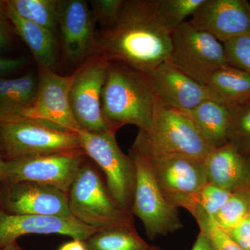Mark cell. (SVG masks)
Masks as SVG:
<instances>
[{"label": "cell", "mask_w": 250, "mask_h": 250, "mask_svg": "<svg viewBox=\"0 0 250 250\" xmlns=\"http://www.w3.org/2000/svg\"><path fill=\"white\" fill-rule=\"evenodd\" d=\"M172 35L157 0H123L116 23L96 32V54L145 74L170 59Z\"/></svg>", "instance_id": "6da1fadb"}, {"label": "cell", "mask_w": 250, "mask_h": 250, "mask_svg": "<svg viewBox=\"0 0 250 250\" xmlns=\"http://www.w3.org/2000/svg\"><path fill=\"white\" fill-rule=\"evenodd\" d=\"M156 98L142 72L118 62H108L102 92V113L111 130L132 125L147 131Z\"/></svg>", "instance_id": "7a4b0ae2"}, {"label": "cell", "mask_w": 250, "mask_h": 250, "mask_svg": "<svg viewBox=\"0 0 250 250\" xmlns=\"http://www.w3.org/2000/svg\"><path fill=\"white\" fill-rule=\"evenodd\" d=\"M132 146L144 154L161 192L177 208L186 210L208 183L205 161L151 147L138 133Z\"/></svg>", "instance_id": "3957f363"}, {"label": "cell", "mask_w": 250, "mask_h": 250, "mask_svg": "<svg viewBox=\"0 0 250 250\" xmlns=\"http://www.w3.org/2000/svg\"><path fill=\"white\" fill-rule=\"evenodd\" d=\"M67 195L70 213L80 223L100 229L135 227L133 215L117 203L89 163H83Z\"/></svg>", "instance_id": "277c9868"}, {"label": "cell", "mask_w": 250, "mask_h": 250, "mask_svg": "<svg viewBox=\"0 0 250 250\" xmlns=\"http://www.w3.org/2000/svg\"><path fill=\"white\" fill-rule=\"evenodd\" d=\"M139 133L157 150L203 161L214 149L204 137L188 111L166 106L157 100L149 129L139 130Z\"/></svg>", "instance_id": "5b68a950"}, {"label": "cell", "mask_w": 250, "mask_h": 250, "mask_svg": "<svg viewBox=\"0 0 250 250\" xmlns=\"http://www.w3.org/2000/svg\"><path fill=\"white\" fill-rule=\"evenodd\" d=\"M116 134L115 131L95 134L83 130L77 133L82 150L103 171L112 196L123 210L132 214L136 168L132 159L118 146Z\"/></svg>", "instance_id": "8992f818"}, {"label": "cell", "mask_w": 250, "mask_h": 250, "mask_svg": "<svg viewBox=\"0 0 250 250\" xmlns=\"http://www.w3.org/2000/svg\"><path fill=\"white\" fill-rule=\"evenodd\" d=\"M129 156L136 168V185L131 213L142 222L151 240L183 228L178 208L169 203L156 183L146 156L134 146Z\"/></svg>", "instance_id": "52a82bcc"}, {"label": "cell", "mask_w": 250, "mask_h": 250, "mask_svg": "<svg viewBox=\"0 0 250 250\" xmlns=\"http://www.w3.org/2000/svg\"><path fill=\"white\" fill-rule=\"evenodd\" d=\"M81 149L76 133L53 129L28 118L0 123V155L5 161Z\"/></svg>", "instance_id": "ba28073f"}, {"label": "cell", "mask_w": 250, "mask_h": 250, "mask_svg": "<svg viewBox=\"0 0 250 250\" xmlns=\"http://www.w3.org/2000/svg\"><path fill=\"white\" fill-rule=\"evenodd\" d=\"M169 60L204 86L217 70L229 65L223 44L189 21L172 32Z\"/></svg>", "instance_id": "9c48e42d"}, {"label": "cell", "mask_w": 250, "mask_h": 250, "mask_svg": "<svg viewBox=\"0 0 250 250\" xmlns=\"http://www.w3.org/2000/svg\"><path fill=\"white\" fill-rule=\"evenodd\" d=\"M82 149L69 152L24 156L5 161L0 182H30L57 188L68 195L85 162Z\"/></svg>", "instance_id": "30bf717a"}, {"label": "cell", "mask_w": 250, "mask_h": 250, "mask_svg": "<svg viewBox=\"0 0 250 250\" xmlns=\"http://www.w3.org/2000/svg\"><path fill=\"white\" fill-rule=\"evenodd\" d=\"M108 62L103 56L95 54L72 74L69 101L74 118L83 131L95 134L114 131L102 113V92Z\"/></svg>", "instance_id": "8fae6325"}, {"label": "cell", "mask_w": 250, "mask_h": 250, "mask_svg": "<svg viewBox=\"0 0 250 250\" xmlns=\"http://www.w3.org/2000/svg\"><path fill=\"white\" fill-rule=\"evenodd\" d=\"M39 71L34 103L23 118L53 129L77 134L81 129L72 114L69 101L72 75L62 76L46 68H39Z\"/></svg>", "instance_id": "7c38bea8"}, {"label": "cell", "mask_w": 250, "mask_h": 250, "mask_svg": "<svg viewBox=\"0 0 250 250\" xmlns=\"http://www.w3.org/2000/svg\"><path fill=\"white\" fill-rule=\"evenodd\" d=\"M0 209L10 214L74 218L68 195L57 188L30 182H0Z\"/></svg>", "instance_id": "4fadbf2b"}, {"label": "cell", "mask_w": 250, "mask_h": 250, "mask_svg": "<svg viewBox=\"0 0 250 250\" xmlns=\"http://www.w3.org/2000/svg\"><path fill=\"white\" fill-rule=\"evenodd\" d=\"M95 24L85 0L59 1L58 31L69 62H84L96 54Z\"/></svg>", "instance_id": "5bb4252c"}, {"label": "cell", "mask_w": 250, "mask_h": 250, "mask_svg": "<svg viewBox=\"0 0 250 250\" xmlns=\"http://www.w3.org/2000/svg\"><path fill=\"white\" fill-rule=\"evenodd\" d=\"M189 22L224 43L250 34V3L247 0H205Z\"/></svg>", "instance_id": "9a60e30c"}, {"label": "cell", "mask_w": 250, "mask_h": 250, "mask_svg": "<svg viewBox=\"0 0 250 250\" xmlns=\"http://www.w3.org/2000/svg\"><path fill=\"white\" fill-rule=\"evenodd\" d=\"M100 229L76 219L47 215L10 214L0 209V248L27 234H61L85 241Z\"/></svg>", "instance_id": "2e32d148"}, {"label": "cell", "mask_w": 250, "mask_h": 250, "mask_svg": "<svg viewBox=\"0 0 250 250\" xmlns=\"http://www.w3.org/2000/svg\"><path fill=\"white\" fill-rule=\"evenodd\" d=\"M144 75L156 100L166 106L190 111L210 99L205 86L192 80L170 60Z\"/></svg>", "instance_id": "e0dca14e"}, {"label": "cell", "mask_w": 250, "mask_h": 250, "mask_svg": "<svg viewBox=\"0 0 250 250\" xmlns=\"http://www.w3.org/2000/svg\"><path fill=\"white\" fill-rule=\"evenodd\" d=\"M205 163L210 183L231 193L250 190V156L231 143L213 149Z\"/></svg>", "instance_id": "ac0fdd59"}, {"label": "cell", "mask_w": 250, "mask_h": 250, "mask_svg": "<svg viewBox=\"0 0 250 250\" xmlns=\"http://www.w3.org/2000/svg\"><path fill=\"white\" fill-rule=\"evenodd\" d=\"M6 14L15 32L28 46L39 68L55 71L58 62V44L56 34L45 28L21 17L6 1Z\"/></svg>", "instance_id": "d6986e66"}, {"label": "cell", "mask_w": 250, "mask_h": 250, "mask_svg": "<svg viewBox=\"0 0 250 250\" xmlns=\"http://www.w3.org/2000/svg\"><path fill=\"white\" fill-rule=\"evenodd\" d=\"M38 77L32 72L0 79V123L22 118L34 103Z\"/></svg>", "instance_id": "ffe728a7"}, {"label": "cell", "mask_w": 250, "mask_h": 250, "mask_svg": "<svg viewBox=\"0 0 250 250\" xmlns=\"http://www.w3.org/2000/svg\"><path fill=\"white\" fill-rule=\"evenodd\" d=\"M205 87L210 99L233 108L250 98V74L225 65L210 77Z\"/></svg>", "instance_id": "44dd1931"}, {"label": "cell", "mask_w": 250, "mask_h": 250, "mask_svg": "<svg viewBox=\"0 0 250 250\" xmlns=\"http://www.w3.org/2000/svg\"><path fill=\"white\" fill-rule=\"evenodd\" d=\"M188 111L204 137L214 149L228 143L232 108L208 99Z\"/></svg>", "instance_id": "7402d4cb"}, {"label": "cell", "mask_w": 250, "mask_h": 250, "mask_svg": "<svg viewBox=\"0 0 250 250\" xmlns=\"http://www.w3.org/2000/svg\"><path fill=\"white\" fill-rule=\"evenodd\" d=\"M84 244L87 250H148L152 246L135 227L104 229L85 240Z\"/></svg>", "instance_id": "603a6c76"}, {"label": "cell", "mask_w": 250, "mask_h": 250, "mask_svg": "<svg viewBox=\"0 0 250 250\" xmlns=\"http://www.w3.org/2000/svg\"><path fill=\"white\" fill-rule=\"evenodd\" d=\"M6 3L21 17L57 34L59 0H7Z\"/></svg>", "instance_id": "cb8c5ba5"}, {"label": "cell", "mask_w": 250, "mask_h": 250, "mask_svg": "<svg viewBox=\"0 0 250 250\" xmlns=\"http://www.w3.org/2000/svg\"><path fill=\"white\" fill-rule=\"evenodd\" d=\"M250 211V190L233 192L213 218V221L228 233L241 223Z\"/></svg>", "instance_id": "d4e9b609"}, {"label": "cell", "mask_w": 250, "mask_h": 250, "mask_svg": "<svg viewBox=\"0 0 250 250\" xmlns=\"http://www.w3.org/2000/svg\"><path fill=\"white\" fill-rule=\"evenodd\" d=\"M205 0H157V8L163 21L172 32L187 22Z\"/></svg>", "instance_id": "484cf974"}, {"label": "cell", "mask_w": 250, "mask_h": 250, "mask_svg": "<svg viewBox=\"0 0 250 250\" xmlns=\"http://www.w3.org/2000/svg\"><path fill=\"white\" fill-rule=\"evenodd\" d=\"M228 142L245 155L250 156V98L232 108Z\"/></svg>", "instance_id": "4316f807"}, {"label": "cell", "mask_w": 250, "mask_h": 250, "mask_svg": "<svg viewBox=\"0 0 250 250\" xmlns=\"http://www.w3.org/2000/svg\"><path fill=\"white\" fill-rule=\"evenodd\" d=\"M231 192L208 182L194 198L187 210L199 209L213 218L231 196Z\"/></svg>", "instance_id": "83f0119b"}, {"label": "cell", "mask_w": 250, "mask_h": 250, "mask_svg": "<svg viewBox=\"0 0 250 250\" xmlns=\"http://www.w3.org/2000/svg\"><path fill=\"white\" fill-rule=\"evenodd\" d=\"M190 213L198 224L200 231L208 236L217 250H243L228 233L218 228L211 217L199 209L192 210Z\"/></svg>", "instance_id": "f1b7e54d"}, {"label": "cell", "mask_w": 250, "mask_h": 250, "mask_svg": "<svg viewBox=\"0 0 250 250\" xmlns=\"http://www.w3.org/2000/svg\"><path fill=\"white\" fill-rule=\"evenodd\" d=\"M223 44L229 64L250 74V34Z\"/></svg>", "instance_id": "f546056e"}, {"label": "cell", "mask_w": 250, "mask_h": 250, "mask_svg": "<svg viewBox=\"0 0 250 250\" xmlns=\"http://www.w3.org/2000/svg\"><path fill=\"white\" fill-rule=\"evenodd\" d=\"M90 2L95 23H100L102 29H107L116 23L123 0H94Z\"/></svg>", "instance_id": "4dcf8cb0"}, {"label": "cell", "mask_w": 250, "mask_h": 250, "mask_svg": "<svg viewBox=\"0 0 250 250\" xmlns=\"http://www.w3.org/2000/svg\"><path fill=\"white\" fill-rule=\"evenodd\" d=\"M243 250H250V211L246 218L227 233Z\"/></svg>", "instance_id": "1f68e13d"}, {"label": "cell", "mask_w": 250, "mask_h": 250, "mask_svg": "<svg viewBox=\"0 0 250 250\" xmlns=\"http://www.w3.org/2000/svg\"><path fill=\"white\" fill-rule=\"evenodd\" d=\"M13 31L14 27L6 14V2L0 1V50L9 46L12 39Z\"/></svg>", "instance_id": "d6a6232c"}, {"label": "cell", "mask_w": 250, "mask_h": 250, "mask_svg": "<svg viewBox=\"0 0 250 250\" xmlns=\"http://www.w3.org/2000/svg\"><path fill=\"white\" fill-rule=\"evenodd\" d=\"M27 63L25 59L6 58L0 57V79L4 78L6 75L12 73L21 67L24 66Z\"/></svg>", "instance_id": "836d02e7"}, {"label": "cell", "mask_w": 250, "mask_h": 250, "mask_svg": "<svg viewBox=\"0 0 250 250\" xmlns=\"http://www.w3.org/2000/svg\"><path fill=\"white\" fill-rule=\"evenodd\" d=\"M191 250H217L213 242L207 235L200 231Z\"/></svg>", "instance_id": "e575fe53"}, {"label": "cell", "mask_w": 250, "mask_h": 250, "mask_svg": "<svg viewBox=\"0 0 250 250\" xmlns=\"http://www.w3.org/2000/svg\"><path fill=\"white\" fill-rule=\"evenodd\" d=\"M59 250H87L84 244V241L80 240L73 239L62 245Z\"/></svg>", "instance_id": "d590c367"}, {"label": "cell", "mask_w": 250, "mask_h": 250, "mask_svg": "<svg viewBox=\"0 0 250 250\" xmlns=\"http://www.w3.org/2000/svg\"><path fill=\"white\" fill-rule=\"evenodd\" d=\"M0 250H23L19 245L18 244L17 242L11 243V244L8 245V246L4 247V248H0Z\"/></svg>", "instance_id": "8d00e7d4"}, {"label": "cell", "mask_w": 250, "mask_h": 250, "mask_svg": "<svg viewBox=\"0 0 250 250\" xmlns=\"http://www.w3.org/2000/svg\"><path fill=\"white\" fill-rule=\"evenodd\" d=\"M5 166V161L0 155V179H1V174L3 173Z\"/></svg>", "instance_id": "74e56055"}, {"label": "cell", "mask_w": 250, "mask_h": 250, "mask_svg": "<svg viewBox=\"0 0 250 250\" xmlns=\"http://www.w3.org/2000/svg\"><path fill=\"white\" fill-rule=\"evenodd\" d=\"M148 250H162L160 248H159V247L155 246H151V248H149Z\"/></svg>", "instance_id": "f35d334b"}]
</instances>
